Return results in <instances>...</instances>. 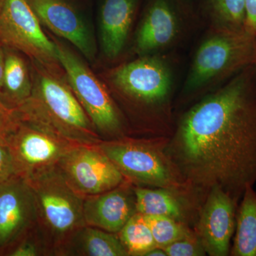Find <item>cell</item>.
<instances>
[{"mask_svg": "<svg viewBox=\"0 0 256 256\" xmlns=\"http://www.w3.org/2000/svg\"><path fill=\"white\" fill-rule=\"evenodd\" d=\"M237 202L220 186L210 188L197 225V236L212 256H226L236 226Z\"/></svg>", "mask_w": 256, "mask_h": 256, "instance_id": "obj_12", "label": "cell"}, {"mask_svg": "<svg viewBox=\"0 0 256 256\" xmlns=\"http://www.w3.org/2000/svg\"><path fill=\"white\" fill-rule=\"evenodd\" d=\"M38 255V249L33 242H28L26 238L18 242L13 247L6 256H36Z\"/></svg>", "mask_w": 256, "mask_h": 256, "instance_id": "obj_27", "label": "cell"}, {"mask_svg": "<svg viewBox=\"0 0 256 256\" xmlns=\"http://www.w3.org/2000/svg\"><path fill=\"white\" fill-rule=\"evenodd\" d=\"M58 62L69 86L99 132L121 136L124 124L120 112L105 86L80 58L63 44L56 42Z\"/></svg>", "mask_w": 256, "mask_h": 256, "instance_id": "obj_7", "label": "cell"}, {"mask_svg": "<svg viewBox=\"0 0 256 256\" xmlns=\"http://www.w3.org/2000/svg\"><path fill=\"white\" fill-rule=\"evenodd\" d=\"M18 176L14 160L6 141L0 134V184Z\"/></svg>", "mask_w": 256, "mask_h": 256, "instance_id": "obj_25", "label": "cell"}, {"mask_svg": "<svg viewBox=\"0 0 256 256\" xmlns=\"http://www.w3.org/2000/svg\"><path fill=\"white\" fill-rule=\"evenodd\" d=\"M111 86L128 102L146 109L154 120L166 122L174 90L175 69L164 54L138 56L108 74Z\"/></svg>", "mask_w": 256, "mask_h": 256, "instance_id": "obj_4", "label": "cell"}, {"mask_svg": "<svg viewBox=\"0 0 256 256\" xmlns=\"http://www.w3.org/2000/svg\"><path fill=\"white\" fill-rule=\"evenodd\" d=\"M184 4L188 5V3L191 2L192 0H182Z\"/></svg>", "mask_w": 256, "mask_h": 256, "instance_id": "obj_31", "label": "cell"}, {"mask_svg": "<svg viewBox=\"0 0 256 256\" xmlns=\"http://www.w3.org/2000/svg\"><path fill=\"white\" fill-rule=\"evenodd\" d=\"M255 64H256V58H255Z\"/></svg>", "mask_w": 256, "mask_h": 256, "instance_id": "obj_32", "label": "cell"}, {"mask_svg": "<svg viewBox=\"0 0 256 256\" xmlns=\"http://www.w3.org/2000/svg\"><path fill=\"white\" fill-rule=\"evenodd\" d=\"M144 256H166V254L162 248L156 247L146 252Z\"/></svg>", "mask_w": 256, "mask_h": 256, "instance_id": "obj_30", "label": "cell"}, {"mask_svg": "<svg viewBox=\"0 0 256 256\" xmlns=\"http://www.w3.org/2000/svg\"><path fill=\"white\" fill-rule=\"evenodd\" d=\"M34 64L32 95L15 110L40 120L78 144H98L101 140L96 128L69 84L58 76L56 68Z\"/></svg>", "mask_w": 256, "mask_h": 256, "instance_id": "obj_2", "label": "cell"}, {"mask_svg": "<svg viewBox=\"0 0 256 256\" xmlns=\"http://www.w3.org/2000/svg\"><path fill=\"white\" fill-rule=\"evenodd\" d=\"M124 178L138 184L176 190L182 176L169 156L151 143L118 140L98 144Z\"/></svg>", "mask_w": 256, "mask_h": 256, "instance_id": "obj_6", "label": "cell"}, {"mask_svg": "<svg viewBox=\"0 0 256 256\" xmlns=\"http://www.w3.org/2000/svg\"><path fill=\"white\" fill-rule=\"evenodd\" d=\"M246 31L256 38V0H246Z\"/></svg>", "mask_w": 256, "mask_h": 256, "instance_id": "obj_28", "label": "cell"}, {"mask_svg": "<svg viewBox=\"0 0 256 256\" xmlns=\"http://www.w3.org/2000/svg\"><path fill=\"white\" fill-rule=\"evenodd\" d=\"M26 182L33 190L38 208L55 234L65 235L86 225L84 196L68 184L57 166Z\"/></svg>", "mask_w": 256, "mask_h": 256, "instance_id": "obj_9", "label": "cell"}, {"mask_svg": "<svg viewBox=\"0 0 256 256\" xmlns=\"http://www.w3.org/2000/svg\"><path fill=\"white\" fill-rule=\"evenodd\" d=\"M168 154L192 185L220 186L242 200L256 182V64L182 116Z\"/></svg>", "mask_w": 256, "mask_h": 256, "instance_id": "obj_1", "label": "cell"}, {"mask_svg": "<svg viewBox=\"0 0 256 256\" xmlns=\"http://www.w3.org/2000/svg\"><path fill=\"white\" fill-rule=\"evenodd\" d=\"M40 22L72 44L89 62L95 60V42L84 20L65 0H28Z\"/></svg>", "mask_w": 256, "mask_h": 256, "instance_id": "obj_14", "label": "cell"}, {"mask_svg": "<svg viewBox=\"0 0 256 256\" xmlns=\"http://www.w3.org/2000/svg\"><path fill=\"white\" fill-rule=\"evenodd\" d=\"M16 112V120L3 134L14 160L18 176L26 181L57 166L79 144L40 120Z\"/></svg>", "mask_w": 256, "mask_h": 256, "instance_id": "obj_5", "label": "cell"}, {"mask_svg": "<svg viewBox=\"0 0 256 256\" xmlns=\"http://www.w3.org/2000/svg\"><path fill=\"white\" fill-rule=\"evenodd\" d=\"M16 120L14 107L10 106L0 95V134L3 136L11 128Z\"/></svg>", "mask_w": 256, "mask_h": 256, "instance_id": "obj_26", "label": "cell"}, {"mask_svg": "<svg viewBox=\"0 0 256 256\" xmlns=\"http://www.w3.org/2000/svg\"><path fill=\"white\" fill-rule=\"evenodd\" d=\"M57 168L82 196L110 191L124 182V175L98 144H76L60 160Z\"/></svg>", "mask_w": 256, "mask_h": 256, "instance_id": "obj_10", "label": "cell"}, {"mask_svg": "<svg viewBox=\"0 0 256 256\" xmlns=\"http://www.w3.org/2000/svg\"><path fill=\"white\" fill-rule=\"evenodd\" d=\"M210 30L246 31V0H206Z\"/></svg>", "mask_w": 256, "mask_h": 256, "instance_id": "obj_20", "label": "cell"}, {"mask_svg": "<svg viewBox=\"0 0 256 256\" xmlns=\"http://www.w3.org/2000/svg\"><path fill=\"white\" fill-rule=\"evenodd\" d=\"M80 247L85 255L90 256H126V248L119 237L112 233L87 227L80 234Z\"/></svg>", "mask_w": 256, "mask_h": 256, "instance_id": "obj_22", "label": "cell"}, {"mask_svg": "<svg viewBox=\"0 0 256 256\" xmlns=\"http://www.w3.org/2000/svg\"><path fill=\"white\" fill-rule=\"evenodd\" d=\"M255 58L256 38L247 32L210 30L195 52L182 94L192 98L215 90Z\"/></svg>", "mask_w": 256, "mask_h": 256, "instance_id": "obj_3", "label": "cell"}, {"mask_svg": "<svg viewBox=\"0 0 256 256\" xmlns=\"http://www.w3.org/2000/svg\"><path fill=\"white\" fill-rule=\"evenodd\" d=\"M233 256H256V192L254 186L246 188L237 210Z\"/></svg>", "mask_w": 256, "mask_h": 256, "instance_id": "obj_18", "label": "cell"}, {"mask_svg": "<svg viewBox=\"0 0 256 256\" xmlns=\"http://www.w3.org/2000/svg\"><path fill=\"white\" fill-rule=\"evenodd\" d=\"M150 228L156 247L164 248L181 239L192 236V233L182 222L163 216L144 215Z\"/></svg>", "mask_w": 256, "mask_h": 256, "instance_id": "obj_23", "label": "cell"}, {"mask_svg": "<svg viewBox=\"0 0 256 256\" xmlns=\"http://www.w3.org/2000/svg\"><path fill=\"white\" fill-rule=\"evenodd\" d=\"M168 256H202L206 254L196 235L181 239L163 248Z\"/></svg>", "mask_w": 256, "mask_h": 256, "instance_id": "obj_24", "label": "cell"}, {"mask_svg": "<svg viewBox=\"0 0 256 256\" xmlns=\"http://www.w3.org/2000/svg\"><path fill=\"white\" fill-rule=\"evenodd\" d=\"M118 234L128 256H144L156 247L150 228L141 214L133 215Z\"/></svg>", "mask_w": 256, "mask_h": 256, "instance_id": "obj_21", "label": "cell"}, {"mask_svg": "<svg viewBox=\"0 0 256 256\" xmlns=\"http://www.w3.org/2000/svg\"><path fill=\"white\" fill-rule=\"evenodd\" d=\"M2 2V0H0V6H1Z\"/></svg>", "mask_w": 256, "mask_h": 256, "instance_id": "obj_33", "label": "cell"}, {"mask_svg": "<svg viewBox=\"0 0 256 256\" xmlns=\"http://www.w3.org/2000/svg\"><path fill=\"white\" fill-rule=\"evenodd\" d=\"M4 52V75L0 95L14 108L31 96L33 80L28 63L20 52L5 46Z\"/></svg>", "mask_w": 256, "mask_h": 256, "instance_id": "obj_17", "label": "cell"}, {"mask_svg": "<svg viewBox=\"0 0 256 256\" xmlns=\"http://www.w3.org/2000/svg\"><path fill=\"white\" fill-rule=\"evenodd\" d=\"M4 46L0 43V92L2 90L3 75H4Z\"/></svg>", "mask_w": 256, "mask_h": 256, "instance_id": "obj_29", "label": "cell"}, {"mask_svg": "<svg viewBox=\"0 0 256 256\" xmlns=\"http://www.w3.org/2000/svg\"><path fill=\"white\" fill-rule=\"evenodd\" d=\"M138 0H105L100 18V43L108 60L124 52L134 22Z\"/></svg>", "mask_w": 256, "mask_h": 256, "instance_id": "obj_16", "label": "cell"}, {"mask_svg": "<svg viewBox=\"0 0 256 256\" xmlns=\"http://www.w3.org/2000/svg\"><path fill=\"white\" fill-rule=\"evenodd\" d=\"M136 198L137 213L146 216H163L182 222L183 207L173 190L144 188H133Z\"/></svg>", "mask_w": 256, "mask_h": 256, "instance_id": "obj_19", "label": "cell"}, {"mask_svg": "<svg viewBox=\"0 0 256 256\" xmlns=\"http://www.w3.org/2000/svg\"><path fill=\"white\" fill-rule=\"evenodd\" d=\"M37 214L36 196L24 178L14 176L0 184V254L26 238Z\"/></svg>", "mask_w": 256, "mask_h": 256, "instance_id": "obj_11", "label": "cell"}, {"mask_svg": "<svg viewBox=\"0 0 256 256\" xmlns=\"http://www.w3.org/2000/svg\"><path fill=\"white\" fill-rule=\"evenodd\" d=\"M136 213L134 190L124 182L110 191L84 198L86 225L109 233L118 234Z\"/></svg>", "mask_w": 256, "mask_h": 256, "instance_id": "obj_15", "label": "cell"}, {"mask_svg": "<svg viewBox=\"0 0 256 256\" xmlns=\"http://www.w3.org/2000/svg\"><path fill=\"white\" fill-rule=\"evenodd\" d=\"M184 30L182 16L170 0H152L134 35L138 56L164 54L176 44Z\"/></svg>", "mask_w": 256, "mask_h": 256, "instance_id": "obj_13", "label": "cell"}, {"mask_svg": "<svg viewBox=\"0 0 256 256\" xmlns=\"http://www.w3.org/2000/svg\"><path fill=\"white\" fill-rule=\"evenodd\" d=\"M0 43L50 68L58 66L56 44L45 34L28 0H2Z\"/></svg>", "mask_w": 256, "mask_h": 256, "instance_id": "obj_8", "label": "cell"}]
</instances>
